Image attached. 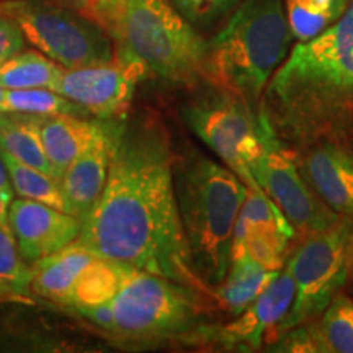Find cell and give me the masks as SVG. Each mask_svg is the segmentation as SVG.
<instances>
[{"instance_id": "cell-1", "label": "cell", "mask_w": 353, "mask_h": 353, "mask_svg": "<svg viewBox=\"0 0 353 353\" xmlns=\"http://www.w3.org/2000/svg\"><path fill=\"white\" fill-rule=\"evenodd\" d=\"M175 156L170 132L157 114L118 121L107 183L81 221L76 242L97 257L214 296L198 275L185 237L175 195Z\"/></svg>"}, {"instance_id": "cell-2", "label": "cell", "mask_w": 353, "mask_h": 353, "mask_svg": "<svg viewBox=\"0 0 353 353\" xmlns=\"http://www.w3.org/2000/svg\"><path fill=\"white\" fill-rule=\"evenodd\" d=\"M259 110L293 152L321 141L353 143V0L327 30L291 48Z\"/></svg>"}, {"instance_id": "cell-3", "label": "cell", "mask_w": 353, "mask_h": 353, "mask_svg": "<svg viewBox=\"0 0 353 353\" xmlns=\"http://www.w3.org/2000/svg\"><path fill=\"white\" fill-rule=\"evenodd\" d=\"M174 183L193 265L214 290L231 265L234 226L249 187L229 167L193 149L175 156Z\"/></svg>"}, {"instance_id": "cell-4", "label": "cell", "mask_w": 353, "mask_h": 353, "mask_svg": "<svg viewBox=\"0 0 353 353\" xmlns=\"http://www.w3.org/2000/svg\"><path fill=\"white\" fill-rule=\"evenodd\" d=\"M283 0H242L208 48L210 82L259 110L273 74L293 48Z\"/></svg>"}, {"instance_id": "cell-5", "label": "cell", "mask_w": 353, "mask_h": 353, "mask_svg": "<svg viewBox=\"0 0 353 353\" xmlns=\"http://www.w3.org/2000/svg\"><path fill=\"white\" fill-rule=\"evenodd\" d=\"M113 335L139 345L176 341L188 345L203 325L216 322L213 294L130 267L112 301Z\"/></svg>"}, {"instance_id": "cell-6", "label": "cell", "mask_w": 353, "mask_h": 353, "mask_svg": "<svg viewBox=\"0 0 353 353\" xmlns=\"http://www.w3.org/2000/svg\"><path fill=\"white\" fill-rule=\"evenodd\" d=\"M114 48L134 56L149 76L170 85L196 88L210 82L208 39L169 0H126Z\"/></svg>"}, {"instance_id": "cell-7", "label": "cell", "mask_w": 353, "mask_h": 353, "mask_svg": "<svg viewBox=\"0 0 353 353\" xmlns=\"http://www.w3.org/2000/svg\"><path fill=\"white\" fill-rule=\"evenodd\" d=\"M0 15L15 21L26 43L64 69L114 56V41L107 32L56 0H0Z\"/></svg>"}, {"instance_id": "cell-8", "label": "cell", "mask_w": 353, "mask_h": 353, "mask_svg": "<svg viewBox=\"0 0 353 353\" xmlns=\"http://www.w3.org/2000/svg\"><path fill=\"white\" fill-rule=\"evenodd\" d=\"M182 118L188 130L249 190H262L250 170V164L260 152L257 112L247 101L208 82L183 105Z\"/></svg>"}, {"instance_id": "cell-9", "label": "cell", "mask_w": 353, "mask_h": 353, "mask_svg": "<svg viewBox=\"0 0 353 353\" xmlns=\"http://www.w3.org/2000/svg\"><path fill=\"white\" fill-rule=\"evenodd\" d=\"M353 221L342 218L332 228L303 239L285 268L294 281V299L288 314L268 334V342L294 325L319 317L347 283V245Z\"/></svg>"}, {"instance_id": "cell-10", "label": "cell", "mask_w": 353, "mask_h": 353, "mask_svg": "<svg viewBox=\"0 0 353 353\" xmlns=\"http://www.w3.org/2000/svg\"><path fill=\"white\" fill-rule=\"evenodd\" d=\"M257 136L260 152L250 164V170L281 210L296 231L298 237H307L332 228L342 218L319 200L299 172L293 151L273 132L267 117L257 110Z\"/></svg>"}, {"instance_id": "cell-11", "label": "cell", "mask_w": 353, "mask_h": 353, "mask_svg": "<svg viewBox=\"0 0 353 353\" xmlns=\"http://www.w3.org/2000/svg\"><path fill=\"white\" fill-rule=\"evenodd\" d=\"M149 77L139 59L114 48V56L103 63L64 69L56 92L81 105L99 120H120L130 110L138 83Z\"/></svg>"}, {"instance_id": "cell-12", "label": "cell", "mask_w": 353, "mask_h": 353, "mask_svg": "<svg viewBox=\"0 0 353 353\" xmlns=\"http://www.w3.org/2000/svg\"><path fill=\"white\" fill-rule=\"evenodd\" d=\"M294 299V281L286 268L232 321L206 324L193 335L188 345L216 347L224 352L262 350L263 339L283 321Z\"/></svg>"}, {"instance_id": "cell-13", "label": "cell", "mask_w": 353, "mask_h": 353, "mask_svg": "<svg viewBox=\"0 0 353 353\" xmlns=\"http://www.w3.org/2000/svg\"><path fill=\"white\" fill-rule=\"evenodd\" d=\"M296 231L263 190H249L237 214L231 262L249 255L268 270H283Z\"/></svg>"}, {"instance_id": "cell-14", "label": "cell", "mask_w": 353, "mask_h": 353, "mask_svg": "<svg viewBox=\"0 0 353 353\" xmlns=\"http://www.w3.org/2000/svg\"><path fill=\"white\" fill-rule=\"evenodd\" d=\"M8 224L21 257L30 265L76 242L82 229L81 219L68 211L20 196L10 203Z\"/></svg>"}, {"instance_id": "cell-15", "label": "cell", "mask_w": 353, "mask_h": 353, "mask_svg": "<svg viewBox=\"0 0 353 353\" xmlns=\"http://www.w3.org/2000/svg\"><path fill=\"white\" fill-rule=\"evenodd\" d=\"M293 154L319 200L341 218L353 221V143L321 141Z\"/></svg>"}, {"instance_id": "cell-16", "label": "cell", "mask_w": 353, "mask_h": 353, "mask_svg": "<svg viewBox=\"0 0 353 353\" xmlns=\"http://www.w3.org/2000/svg\"><path fill=\"white\" fill-rule=\"evenodd\" d=\"M118 120L110 123L105 134H101L94 145L70 164L61 175L59 183L64 198L68 200L70 214L83 219L97 205L107 183L110 162L113 154L114 128Z\"/></svg>"}, {"instance_id": "cell-17", "label": "cell", "mask_w": 353, "mask_h": 353, "mask_svg": "<svg viewBox=\"0 0 353 353\" xmlns=\"http://www.w3.org/2000/svg\"><path fill=\"white\" fill-rule=\"evenodd\" d=\"M110 123L112 121L99 118L90 120V117L74 114L41 117L39 128L43 148L51 164L52 175L59 180L63 172L107 132Z\"/></svg>"}, {"instance_id": "cell-18", "label": "cell", "mask_w": 353, "mask_h": 353, "mask_svg": "<svg viewBox=\"0 0 353 353\" xmlns=\"http://www.w3.org/2000/svg\"><path fill=\"white\" fill-rule=\"evenodd\" d=\"M95 257V254L79 242H72L59 252L38 260L32 265V293L63 306H70L79 275Z\"/></svg>"}, {"instance_id": "cell-19", "label": "cell", "mask_w": 353, "mask_h": 353, "mask_svg": "<svg viewBox=\"0 0 353 353\" xmlns=\"http://www.w3.org/2000/svg\"><path fill=\"white\" fill-rule=\"evenodd\" d=\"M280 272L268 270L249 255L232 260L224 280L213 290L223 314L231 317L241 314L275 280Z\"/></svg>"}, {"instance_id": "cell-20", "label": "cell", "mask_w": 353, "mask_h": 353, "mask_svg": "<svg viewBox=\"0 0 353 353\" xmlns=\"http://www.w3.org/2000/svg\"><path fill=\"white\" fill-rule=\"evenodd\" d=\"M39 121L41 117L34 114L0 112V151L52 175L43 148Z\"/></svg>"}, {"instance_id": "cell-21", "label": "cell", "mask_w": 353, "mask_h": 353, "mask_svg": "<svg viewBox=\"0 0 353 353\" xmlns=\"http://www.w3.org/2000/svg\"><path fill=\"white\" fill-rule=\"evenodd\" d=\"M64 68L38 50H23L0 64V82L6 88L56 90Z\"/></svg>"}, {"instance_id": "cell-22", "label": "cell", "mask_w": 353, "mask_h": 353, "mask_svg": "<svg viewBox=\"0 0 353 353\" xmlns=\"http://www.w3.org/2000/svg\"><path fill=\"white\" fill-rule=\"evenodd\" d=\"M128 268L130 267L125 263L95 257L79 275L69 307L100 306V304L112 303L125 281Z\"/></svg>"}, {"instance_id": "cell-23", "label": "cell", "mask_w": 353, "mask_h": 353, "mask_svg": "<svg viewBox=\"0 0 353 353\" xmlns=\"http://www.w3.org/2000/svg\"><path fill=\"white\" fill-rule=\"evenodd\" d=\"M319 353H353V298L341 293L316 319L309 321Z\"/></svg>"}, {"instance_id": "cell-24", "label": "cell", "mask_w": 353, "mask_h": 353, "mask_svg": "<svg viewBox=\"0 0 353 353\" xmlns=\"http://www.w3.org/2000/svg\"><path fill=\"white\" fill-rule=\"evenodd\" d=\"M350 0H283L294 41L304 43L327 30L345 13Z\"/></svg>"}, {"instance_id": "cell-25", "label": "cell", "mask_w": 353, "mask_h": 353, "mask_svg": "<svg viewBox=\"0 0 353 353\" xmlns=\"http://www.w3.org/2000/svg\"><path fill=\"white\" fill-rule=\"evenodd\" d=\"M0 156H2L3 164H6L13 193L17 196L46 203V205L70 213L68 200L64 198L61 183L56 176L33 165L23 164V162L17 161L15 157L8 156L3 151H0Z\"/></svg>"}, {"instance_id": "cell-26", "label": "cell", "mask_w": 353, "mask_h": 353, "mask_svg": "<svg viewBox=\"0 0 353 353\" xmlns=\"http://www.w3.org/2000/svg\"><path fill=\"white\" fill-rule=\"evenodd\" d=\"M2 112L34 114V117H56L74 114L90 117L81 105L65 99L51 88H7Z\"/></svg>"}, {"instance_id": "cell-27", "label": "cell", "mask_w": 353, "mask_h": 353, "mask_svg": "<svg viewBox=\"0 0 353 353\" xmlns=\"http://www.w3.org/2000/svg\"><path fill=\"white\" fill-rule=\"evenodd\" d=\"M33 268L21 257L10 226L0 224V296H30Z\"/></svg>"}, {"instance_id": "cell-28", "label": "cell", "mask_w": 353, "mask_h": 353, "mask_svg": "<svg viewBox=\"0 0 353 353\" xmlns=\"http://www.w3.org/2000/svg\"><path fill=\"white\" fill-rule=\"evenodd\" d=\"M83 19L94 21L110 34L114 44L121 37L126 0H56Z\"/></svg>"}, {"instance_id": "cell-29", "label": "cell", "mask_w": 353, "mask_h": 353, "mask_svg": "<svg viewBox=\"0 0 353 353\" xmlns=\"http://www.w3.org/2000/svg\"><path fill=\"white\" fill-rule=\"evenodd\" d=\"M198 32H208L232 15L242 0H169Z\"/></svg>"}, {"instance_id": "cell-30", "label": "cell", "mask_w": 353, "mask_h": 353, "mask_svg": "<svg viewBox=\"0 0 353 353\" xmlns=\"http://www.w3.org/2000/svg\"><path fill=\"white\" fill-rule=\"evenodd\" d=\"M267 352H303V353H319L314 334H312L309 322L294 325L278 337L268 342Z\"/></svg>"}, {"instance_id": "cell-31", "label": "cell", "mask_w": 353, "mask_h": 353, "mask_svg": "<svg viewBox=\"0 0 353 353\" xmlns=\"http://www.w3.org/2000/svg\"><path fill=\"white\" fill-rule=\"evenodd\" d=\"M26 39L20 26L8 17L0 15V64L25 50Z\"/></svg>"}, {"instance_id": "cell-32", "label": "cell", "mask_w": 353, "mask_h": 353, "mask_svg": "<svg viewBox=\"0 0 353 353\" xmlns=\"http://www.w3.org/2000/svg\"><path fill=\"white\" fill-rule=\"evenodd\" d=\"M74 309L83 319L90 321L97 327L105 332H113V309L112 303L100 304V306H74Z\"/></svg>"}, {"instance_id": "cell-33", "label": "cell", "mask_w": 353, "mask_h": 353, "mask_svg": "<svg viewBox=\"0 0 353 353\" xmlns=\"http://www.w3.org/2000/svg\"><path fill=\"white\" fill-rule=\"evenodd\" d=\"M0 192L6 193L7 196L15 198V193H13L10 179H8L6 164H3V161H2V156H0Z\"/></svg>"}, {"instance_id": "cell-34", "label": "cell", "mask_w": 353, "mask_h": 353, "mask_svg": "<svg viewBox=\"0 0 353 353\" xmlns=\"http://www.w3.org/2000/svg\"><path fill=\"white\" fill-rule=\"evenodd\" d=\"M350 293H353V232L347 245V283Z\"/></svg>"}, {"instance_id": "cell-35", "label": "cell", "mask_w": 353, "mask_h": 353, "mask_svg": "<svg viewBox=\"0 0 353 353\" xmlns=\"http://www.w3.org/2000/svg\"><path fill=\"white\" fill-rule=\"evenodd\" d=\"M13 198L7 196L6 193L0 192V224L2 226H10L8 224V208H10V203Z\"/></svg>"}, {"instance_id": "cell-36", "label": "cell", "mask_w": 353, "mask_h": 353, "mask_svg": "<svg viewBox=\"0 0 353 353\" xmlns=\"http://www.w3.org/2000/svg\"><path fill=\"white\" fill-rule=\"evenodd\" d=\"M6 90L7 88L2 85V82H0V112H2V107H3V97H6Z\"/></svg>"}]
</instances>
